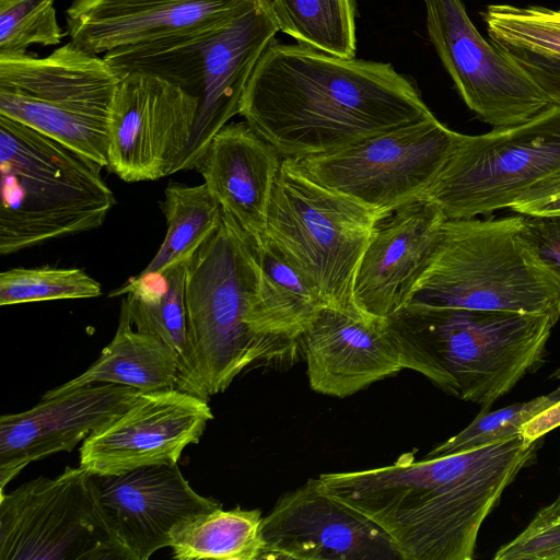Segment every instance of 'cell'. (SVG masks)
Wrapping results in <instances>:
<instances>
[{
  "label": "cell",
  "instance_id": "19",
  "mask_svg": "<svg viewBox=\"0 0 560 560\" xmlns=\"http://www.w3.org/2000/svg\"><path fill=\"white\" fill-rule=\"evenodd\" d=\"M257 0H73L70 42L86 52L180 36L224 24Z\"/></svg>",
  "mask_w": 560,
  "mask_h": 560
},
{
  "label": "cell",
  "instance_id": "33",
  "mask_svg": "<svg viewBox=\"0 0 560 560\" xmlns=\"http://www.w3.org/2000/svg\"><path fill=\"white\" fill-rule=\"evenodd\" d=\"M494 560H560V497L539 510L513 540L501 546Z\"/></svg>",
  "mask_w": 560,
  "mask_h": 560
},
{
  "label": "cell",
  "instance_id": "1",
  "mask_svg": "<svg viewBox=\"0 0 560 560\" xmlns=\"http://www.w3.org/2000/svg\"><path fill=\"white\" fill-rule=\"evenodd\" d=\"M240 115L283 158L330 154L433 116L413 83L385 62L272 42Z\"/></svg>",
  "mask_w": 560,
  "mask_h": 560
},
{
  "label": "cell",
  "instance_id": "8",
  "mask_svg": "<svg viewBox=\"0 0 560 560\" xmlns=\"http://www.w3.org/2000/svg\"><path fill=\"white\" fill-rule=\"evenodd\" d=\"M120 80L104 57L71 42L44 58L0 57V115L107 167Z\"/></svg>",
  "mask_w": 560,
  "mask_h": 560
},
{
  "label": "cell",
  "instance_id": "24",
  "mask_svg": "<svg viewBox=\"0 0 560 560\" xmlns=\"http://www.w3.org/2000/svg\"><path fill=\"white\" fill-rule=\"evenodd\" d=\"M254 247L258 283L250 325L259 335L280 337L300 346V338L324 305L270 240L262 236L254 242Z\"/></svg>",
  "mask_w": 560,
  "mask_h": 560
},
{
  "label": "cell",
  "instance_id": "11",
  "mask_svg": "<svg viewBox=\"0 0 560 560\" xmlns=\"http://www.w3.org/2000/svg\"><path fill=\"white\" fill-rule=\"evenodd\" d=\"M428 35L467 107L493 128L522 124L556 103L522 54L487 40L462 0H423Z\"/></svg>",
  "mask_w": 560,
  "mask_h": 560
},
{
  "label": "cell",
  "instance_id": "3",
  "mask_svg": "<svg viewBox=\"0 0 560 560\" xmlns=\"http://www.w3.org/2000/svg\"><path fill=\"white\" fill-rule=\"evenodd\" d=\"M384 322L404 369L420 373L447 395L490 408L539 369L559 319L407 305Z\"/></svg>",
  "mask_w": 560,
  "mask_h": 560
},
{
  "label": "cell",
  "instance_id": "32",
  "mask_svg": "<svg viewBox=\"0 0 560 560\" xmlns=\"http://www.w3.org/2000/svg\"><path fill=\"white\" fill-rule=\"evenodd\" d=\"M55 0H0V57L26 55L32 45L61 42Z\"/></svg>",
  "mask_w": 560,
  "mask_h": 560
},
{
  "label": "cell",
  "instance_id": "25",
  "mask_svg": "<svg viewBox=\"0 0 560 560\" xmlns=\"http://www.w3.org/2000/svg\"><path fill=\"white\" fill-rule=\"evenodd\" d=\"M261 511L222 506L182 523L170 548L176 560H258L264 550Z\"/></svg>",
  "mask_w": 560,
  "mask_h": 560
},
{
  "label": "cell",
  "instance_id": "14",
  "mask_svg": "<svg viewBox=\"0 0 560 560\" xmlns=\"http://www.w3.org/2000/svg\"><path fill=\"white\" fill-rule=\"evenodd\" d=\"M213 419L208 400L177 388L140 392L120 413L93 431L80 447V466L92 475H121L177 464Z\"/></svg>",
  "mask_w": 560,
  "mask_h": 560
},
{
  "label": "cell",
  "instance_id": "7",
  "mask_svg": "<svg viewBox=\"0 0 560 560\" xmlns=\"http://www.w3.org/2000/svg\"><path fill=\"white\" fill-rule=\"evenodd\" d=\"M383 218L316 182L296 160L283 158L264 236L285 255L324 306L360 316L352 299L354 273Z\"/></svg>",
  "mask_w": 560,
  "mask_h": 560
},
{
  "label": "cell",
  "instance_id": "31",
  "mask_svg": "<svg viewBox=\"0 0 560 560\" xmlns=\"http://www.w3.org/2000/svg\"><path fill=\"white\" fill-rule=\"evenodd\" d=\"M559 400L560 389L556 388L548 395L498 410L482 408L465 429L439 444L425 457L472 450L522 434L526 422Z\"/></svg>",
  "mask_w": 560,
  "mask_h": 560
},
{
  "label": "cell",
  "instance_id": "13",
  "mask_svg": "<svg viewBox=\"0 0 560 560\" xmlns=\"http://www.w3.org/2000/svg\"><path fill=\"white\" fill-rule=\"evenodd\" d=\"M198 97L154 74L121 78L113 103L108 168L127 183L175 173L192 132Z\"/></svg>",
  "mask_w": 560,
  "mask_h": 560
},
{
  "label": "cell",
  "instance_id": "6",
  "mask_svg": "<svg viewBox=\"0 0 560 560\" xmlns=\"http://www.w3.org/2000/svg\"><path fill=\"white\" fill-rule=\"evenodd\" d=\"M102 166L0 115V254L101 226L116 200Z\"/></svg>",
  "mask_w": 560,
  "mask_h": 560
},
{
  "label": "cell",
  "instance_id": "16",
  "mask_svg": "<svg viewBox=\"0 0 560 560\" xmlns=\"http://www.w3.org/2000/svg\"><path fill=\"white\" fill-rule=\"evenodd\" d=\"M95 481L102 513L122 560H148L170 547L182 523L222 506L197 493L177 464L95 475Z\"/></svg>",
  "mask_w": 560,
  "mask_h": 560
},
{
  "label": "cell",
  "instance_id": "20",
  "mask_svg": "<svg viewBox=\"0 0 560 560\" xmlns=\"http://www.w3.org/2000/svg\"><path fill=\"white\" fill-rule=\"evenodd\" d=\"M141 390L94 384L43 399L0 418V491L28 464L70 452L98 427L124 411Z\"/></svg>",
  "mask_w": 560,
  "mask_h": 560
},
{
  "label": "cell",
  "instance_id": "17",
  "mask_svg": "<svg viewBox=\"0 0 560 560\" xmlns=\"http://www.w3.org/2000/svg\"><path fill=\"white\" fill-rule=\"evenodd\" d=\"M278 31L268 0H257L230 22L208 32L200 54L192 132L175 173L199 171L215 133L240 114L250 75Z\"/></svg>",
  "mask_w": 560,
  "mask_h": 560
},
{
  "label": "cell",
  "instance_id": "28",
  "mask_svg": "<svg viewBox=\"0 0 560 560\" xmlns=\"http://www.w3.org/2000/svg\"><path fill=\"white\" fill-rule=\"evenodd\" d=\"M279 31L298 44L354 58V0H268Z\"/></svg>",
  "mask_w": 560,
  "mask_h": 560
},
{
  "label": "cell",
  "instance_id": "37",
  "mask_svg": "<svg viewBox=\"0 0 560 560\" xmlns=\"http://www.w3.org/2000/svg\"><path fill=\"white\" fill-rule=\"evenodd\" d=\"M549 378L560 383V365L550 374ZM557 388L560 389V385Z\"/></svg>",
  "mask_w": 560,
  "mask_h": 560
},
{
  "label": "cell",
  "instance_id": "21",
  "mask_svg": "<svg viewBox=\"0 0 560 560\" xmlns=\"http://www.w3.org/2000/svg\"><path fill=\"white\" fill-rule=\"evenodd\" d=\"M310 386L345 398L400 372V354L384 320L324 306L300 338Z\"/></svg>",
  "mask_w": 560,
  "mask_h": 560
},
{
  "label": "cell",
  "instance_id": "5",
  "mask_svg": "<svg viewBox=\"0 0 560 560\" xmlns=\"http://www.w3.org/2000/svg\"><path fill=\"white\" fill-rule=\"evenodd\" d=\"M547 314L560 320V273L522 234V214L446 219L405 306Z\"/></svg>",
  "mask_w": 560,
  "mask_h": 560
},
{
  "label": "cell",
  "instance_id": "36",
  "mask_svg": "<svg viewBox=\"0 0 560 560\" xmlns=\"http://www.w3.org/2000/svg\"><path fill=\"white\" fill-rule=\"evenodd\" d=\"M558 427H560V400L526 422L522 435L528 441H538Z\"/></svg>",
  "mask_w": 560,
  "mask_h": 560
},
{
  "label": "cell",
  "instance_id": "22",
  "mask_svg": "<svg viewBox=\"0 0 560 560\" xmlns=\"http://www.w3.org/2000/svg\"><path fill=\"white\" fill-rule=\"evenodd\" d=\"M283 156L245 120L213 137L199 172L223 213L254 242L265 235L267 212Z\"/></svg>",
  "mask_w": 560,
  "mask_h": 560
},
{
  "label": "cell",
  "instance_id": "4",
  "mask_svg": "<svg viewBox=\"0 0 560 560\" xmlns=\"http://www.w3.org/2000/svg\"><path fill=\"white\" fill-rule=\"evenodd\" d=\"M258 283L254 241L225 213L185 264L187 347L176 388L205 400L250 364L293 358L300 346L257 334L250 313Z\"/></svg>",
  "mask_w": 560,
  "mask_h": 560
},
{
  "label": "cell",
  "instance_id": "2",
  "mask_svg": "<svg viewBox=\"0 0 560 560\" xmlns=\"http://www.w3.org/2000/svg\"><path fill=\"white\" fill-rule=\"evenodd\" d=\"M522 434L458 453L318 476L325 491L375 523L401 560H471L479 529L533 459Z\"/></svg>",
  "mask_w": 560,
  "mask_h": 560
},
{
  "label": "cell",
  "instance_id": "34",
  "mask_svg": "<svg viewBox=\"0 0 560 560\" xmlns=\"http://www.w3.org/2000/svg\"><path fill=\"white\" fill-rule=\"evenodd\" d=\"M522 234L539 258L560 273V215L522 214Z\"/></svg>",
  "mask_w": 560,
  "mask_h": 560
},
{
  "label": "cell",
  "instance_id": "15",
  "mask_svg": "<svg viewBox=\"0 0 560 560\" xmlns=\"http://www.w3.org/2000/svg\"><path fill=\"white\" fill-rule=\"evenodd\" d=\"M269 560H401L392 539L371 520L328 494L311 478L282 494L262 518Z\"/></svg>",
  "mask_w": 560,
  "mask_h": 560
},
{
  "label": "cell",
  "instance_id": "12",
  "mask_svg": "<svg viewBox=\"0 0 560 560\" xmlns=\"http://www.w3.org/2000/svg\"><path fill=\"white\" fill-rule=\"evenodd\" d=\"M457 136L433 115L347 149L296 161L319 184L386 217L429 188Z\"/></svg>",
  "mask_w": 560,
  "mask_h": 560
},
{
  "label": "cell",
  "instance_id": "30",
  "mask_svg": "<svg viewBox=\"0 0 560 560\" xmlns=\"http://www.w3.org/2000/svg\"><path fill=\"white\" fill-rule=\"evenodd\" d=\"M101 284L81 268H13L0 273V305L91 299Z\"/></svg>",
  "mask_w": 560,
  "mask_h": 560
},
{
  "label": "cell",
  "instance_id": "23",
  "mask_svg": "<svg viewBox=\"0 0 560 560\" xmlns=\"http://www.w3.org/2000/svg\"><path fill=\"white\" fill-rule=\"evenodd\" d=\"M177 353L153 334L132 328L125 302L112 341L82 374L43 395V399L94 384H116L150 392L176 388Z\"/></svg>",
  "mask_w": 560,
  "mask_h": 560
},
{
  "label": "cell",
  "instance_id": "10",
  "mask_svg": "<svg viewBox=\"0 0 560 560\" xmlns=\"http://www.w3.org/2000/svg\"><path fill=\"white\" fill-rule=\"evenodd\" d=\"M0 492V560H122L81 466Z\"/></svg>",
  "mask_w": 560,
  "mask_h": 560
},
{
  "label": "cell",
  "instance_id": "26",
  "mask_svg": "<svg viewBox=\"0 0 560 560\" xmlns=\"http://www.w3.org/2000/svg\"><path fill=\"white\" fill-rule=\"evenodd\" d=\"M185 264L162 273H139L109 294H126L122 301L132 326L171 347L179 366L187 347Z\"/></svg>",
  "mask_w": 560,
  "mask_h": 560
},
{
  "label": "cell",
  "instance_id": "9",
  "mask_svg": "<svg viewBox=\"0 0 560 560\" xmlns=\"http://www.w3.org/2000/svg\"><path fill=\"white\" fill-rule=\"evenodd\" d=\"M560 173V102L514 126L458 133L445 165L419 197L446 219H469L510 208Z\"/></svg>",
  "mask_w": 560,
  "mask_h": 560
},
{
  "label": "cell",
  "instance_id": "35",
  "mask_svg": "<svg viewBox=\"0 0 560 560\" xmlns=\"http://www.w3.org/2000/svg\"><path fill=\"white\" fill-rule=\"evenodd\" d=\"M510 209L525 215H560V173L533 187Z\"/></svg>",
  "mask_w": 560,
  "mask_h": 560
},
{
  "label": "cell",
  "instance_id": "18",
  "mask_svg": "<svg viewBox=\"0 0 560 560\" xmlns=\"http://www.w3.org/2000/svg\"><path fill=\"white\" fill-rule=\"evenodd\" d=\"M445 220L439 207L418 199L376 224L353 279L360 316L385 320L406 305L436 250Z\"/></svg>",
  "mask_w": 560,
  "mask_h": 560
},
{
  "label": "cell",
  "instance_id": "29",
  "mask_svg": "<svg viewBox=\"0 0 560 560\" xmlns=\"http://www.w3.org/2000/svg\"><path fill=\"white\" fill-rule=\"evenodd\" d=\"M492 42L518 54L560 61V10L491 4L481 13Z\"/></svg>",
  "mask_w": 560,
  "mask_h": 560
},
{
  "label": "cell",
  "instance_id": "27",
  "mask_svg": "<svg viewBox=\"0 0 560 560\" xmlns=\"http://www.w3.org/2000/svg\"><path fill=\"white\" fill-rule=\"evenodd\" d=\"M162 209L167 230L164 241L140 272L162 273L185 264L219 228L223 211L207 185L171 183Z\"/></svg>",
  "mask_w": 560,
  "mask_h": 560
}]
</instances>
